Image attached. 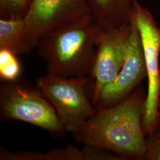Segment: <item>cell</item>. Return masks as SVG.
I'll return each mask as SVG.
<instances>
[{"label":"cell","mask_w":160,"mask_h":160,"mask_svg":"<svg viewBox=\"0 0 160 160\" xmlns=\"http://www.w3.org/2000/svg\"><path fill=\"white\" fill-rule=\"evenodd\" d=\"M126 46L123 65L115 80L104 87L100 92L96 109H107L129 97L147 78L146 61L139 29L133 20Z\"/></svg>","instance_id":"7"},{"label":"cell","mask_w":160,"mask_h":160,"mask_svg":"<svg viewBox=\"0 0 160 160\" xmlns=\"http://www.w3.org/2000/svg\"><path fill=\"white\" fill-rule=\"evenodd\" d=\"M146 96L147 92L139 86L114 106L96 109V114L73 134L75 139L108 149L124 160H144L146 137L142 118Z\"/></svg>","instance_id":"1"},{"label":"cell","mask_w":160,"mask_h":160,"mask_svg":"<svg viewBox=\"0 0 160 160\" xmlns=\"http://www.w3.org/2000/svg\"><path fill=\"white\" fill-rule=\"evenodd\" d=\"M17 56L8 49H0V79L2 81L19 79L22 67Z\"/></svg>","instance_id":"12"},{"label":"cell","mask_w":160,"mask_h":160,"mask_svg":"<svg viewBox=\"0 0 160 160\" xmlns=\"http://www.w3.org/2000/svg\"><path fill=\"white\" fill-rule=\"evenodd\" d=\"M81 152L82 160H124L119 155L94 145H84Z\"/></svg>","instance_id":"14"},{"label":"cell","mask_w":160,"mask_h":160,"mask_svg":"<svg viewBox=\"0 0 160 160\" xmlns=\"http://www.w3.org/2000/svg\"><path fill=\"white\" fill-rule=\"evenodd\" d=\"M144 160H160V127L146 137Z\"/></svg>","instance_id":"15"},{"label":"cell","mask_w":160,"mask_h":160,"mask_svg":"<svg viewBox=\"0 0 160 160\" xmlns=\"http://www.w3.org/2000/svg\"><path fill=\"white\" fill-rule=\"evenodd\" d=\"M32 0H0L1 18L24 17Z\"/></svg>","instance_id":"13"},{"label":"cell","mask_w":160,"mask_h":160,"mask_svg":"<svg viewBox=\"0 0 160 160\" xmlns=\"http://www.w3.org/2000/svg\"><path fill=\"white\" fill-rule=\"evenodd\" d=\"M138 0H85L88 13L102 28L116 27L130 21Z\"/></svg>","instance_id":"9"},{"label":"cell","mask_w":160,"mask_h":160,"mask_svg":"<svg viewBox=\"0 0 160 160\" xmlns=\"http://www.w3.org/2000/svg\"><path fill=\"white\" fill-rule=\"evenodd\" d=\"M1 160H82L81 150L73 145L65 148L52 149L46 152L20 151L12 152L5 148L0 149Z\"/></svg>","instance_id":"11"},{"label":"cell","mask_w":160,"mask_h":160,"mask_svg":"<svg viewBox=\"0 0 160 160\" xmlns=\"http://www.w3.org/2000/svg\"><path fill=\"white\" fill-rule=\"evenodd\" d=\"M0 112L4 119L26 122L55 135L67 132L51 102L36 87L20 78L2 81Z\"/></svg>","instance_id":"3"},{"label":"cell","mask_w":160,"mask_h":160,"mask_svg":"<svg viewBox=\"0 0 160 160\" xmlns=\"http://www.w3.org/2000/svg\"><path fill=\"white\" fill-rule=\"evenodd\" d=\"M35 48L24 17L0 18V49L16 55L29 53Z\"/></svg>","instance_id":"10"},{"label":"cell","mask_w":160,"mask_h":160,"mask_svg":"<svg viewBox=\"0 0 160 160\" xmlns=\"http://www.w3.org/2000/svg\"><path fill=\"white\" fill-rule=\"evenodd\" d=\"M88 13L85 0H32L24 18L36 48L48 31Z\"/></svg>","instance_id":"8"},{"label":"cell","mask_w":160,"mask_h":160,"mask_svg":"<svg viewBox=\"0 0 160 160\" xmlns=\"http://www.w3.org/2000/svg\"><path fill=\"white\" fill-rule=\"evenodd\" d=\"M36 83L53 105L67 132L78 131L97 112L87 95L86 77L62 78L48 73L37 78Z\"/></svg>","instance_id":"4"},{"label":"cell","mask_w":160,"mask_h":160,"mask_svg":"<svg viewBox=\"0 0 160 160\" xmlns=\"http://www.w3.org/2000/svg\"><path fill=\"white\" fill-rule=\"evenodd\" d=\"M131 29L129 21L116 27H101L98 33L90 74L94 81L92 103L95 107L103 88L115 80L123 65Z\"/></svg>","instance_id":"6"},{"label":"cell","mask_w":160,"mask_h":160,"mask_svg":"<svg viewBox=\"0 0 160 160\" xmlns=\"http://www.w3.org/2000/svg\"><path fill=\"white\" fill-rule=\"evenodd\" d=\"M100 28L88 13L43 34L36 48L46 62L48 73L62 78L90 74Z\"/></svg>","instance_id":"2"},{"label":"cell","mask_w":160,"mask_h":160,"mask_svg":"<svg viewBox=\"0 0 160 160\" xmlns=\"http://www.w3.org/2000/svg\"><path fill=\"white\" fill-rule=\"evenodd\" d=\"M130 18L139 29L146 61L148 89L142 126L145 136L160 127V28L148 10L136 2Z\"/></svg>","instance_id":"5"}]
</instances>
